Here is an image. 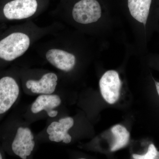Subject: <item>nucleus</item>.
<instances>
[{
    "instance_id": "obj_15",
    "label": "nucleus",
    "mask_w": 159,
    "mask_h": 159,
    "mask_svg": "<svg viewBox=\"0 0 159 159\" xmlns=\"http://www.w3.org/2000/svg\"><path fill=\"white\" fill-rule=\"evenodd\" d=\"M34 136H33V135L32 134H31V135H30V136H29V139H30V140H33V139H34Z\"/></svg>"
},
{
    "instance_id": "obj_14",
    "label": "nucleus",
    "mask_w": 159,
    "mask_h": 159,
    "mask_svg": "<svg viewBox=\"0 0 159 159\" xmlns=\"http://www.w3.org/2000/svg\"><path fill=\"white\" fill-rule=\"evenodd\" d=\"M155 82L156 86V89L157 92L159 96V82H157V81H155Z\"/></svg>"
},
{
    "instance_id": "obj_2",
    "label": "nucleus",
    "mask_w": 159,
    "mask_h": 159,
    "mask_svg": "<svg viewBox=\"0 0 159 159\" xmlns=\"http://www.w3.org/2000/svg\"><path fill=\"white\" fill-rule=\"evenodd\" d=\"M106 14L97 0H80L75 4L71 11L72 20L82 27L96 26L102 22Z\"/></svg>"
},
{
    "instance_id": "obj_9",
    "label": "nucleus",
    "mask_w": 159,
    "mask_h": 159,
    "mask_svg": "<svg viewBox=\"0 0 159 159\" xmlns=\"http://www.w3.org/2000/svg\"><path fill=\"white\" fill-rule=\"evenodd\" d=\"M111 132L115 137V142L111 148V151L119 150L128 144L130 134L125 127L120 125H115L111 129Z\"/></svg>"
},
{
    "instance_id": "obj_3",
    "label": "nucleus",
    "mask_w": 159,
    "mask_h": 159,
    "mask_svg": "<svg viewBox=\"0 0 159 159\" xmlns=\"http://www.w3.org/2000/svg\"><path fill=\"white\" fill-rule=\"evenodd\" d=\"M38 8L36 0H11L0 10L1 20H20L35 15Z\"/></svg>"
},
{
    "instance_id": "obj_7",
    "label": "nucleus",
    "mask_w": 159,
    "mask_h": 159,
    "mask_svg": "<svg viewBox=\"0 0 159 159\" xmlns=\"http://www.w3.org/2000/svg\"><path fill=\"white\" fill-rule=\"evenodd\" d=\"M58 78L53 73L44 74L39 80H30L26 82L27 88L31 89L34 93L49 95L53 93L56 89Z\"/></svg>"
},
{
    "instance_id": "obj_11",
    "label": "nucleus",
    "mask_w": 159,
    "mask_h": 159,
    "mask_svg": "<svg viewBox=\"0 0 159 159\" xmlns=\"http://www.w3.org/2000/svg\"><path fill=\"white\" fill-rule=\"evenodd\" d=\"M71 140H72V138H71V136L67 133L65 135L64 138L62 141L64 143L68 144L71 142Z\"/></svg>"
},
{
    "instance_id": "obj_4",
    "label": "nucleus",
    "mask_w": 159,
    "mask_h": 159,
    "mask_svg": "<svg viewBox=\"0 0 159 159\" xmlns=\"http://www.w3.org/2000/svg\"><path fill=\"white\" fill-rule=\"evenodd\" d=\"M19 94L20 88L14 78L8 75L0 78V116L11 108Z\"/></svg>"
},
{
    "instance_id": "obj_1",
    "label": "nucleus",
    "mask_w": 159,
    "mask_h": 159,
    "mask_svg": "<svg viewBox=\"0 0 159 159\" xmlns=\"http://www.w3.org/2000/svg\"><path fill=\"white\" fill-rule=\"evenodd\" d=\"M30 35L22 31H14L0 38V60L13 61L22 56L31 43Z\"/></svg>"
},
{
    "instance_id": "obj_13",
    "label": "nucleus",
    "mask_w": 159,
    "mask_h": 159,
    "mask_svg": "<svg viewBox=\"0 0 159 159\" xmlns=\"http://www.w3.org/2000/svg\"><path fill=\"white\" fill-rule=\"evenodd\" d=\"M54 130V129H53V127H52V126L51 125H49L48 127V129H47V133L49 135L51 134H52V131Z\"/></svg>"
},
{
    "instance_id": "obj_16",
    "label": "nucleus",
    "mask_w": 159,
    "mask_h": 159,
    "mask_svg": "<svg viewBox=\"0 0 159 159\" xmlns=\"http://www.w3.org/2000/svg\"><path fill=\"white\" fill-rule=\"evenodd\" d=\"M3 159L2 155V153H1V152H0V159Z\"/></svg>"
},
{
    "instance_id": "obj_12",
    "label": "nucleus",
    "mask_w": 159,
    "mask_h": 159,
    "mask_svg": "<svg viewBox=\"0 0 159 159\" xmlns=\"http://www.w3.org/2000/svg\"><path fill=\"white\" fill-rule=\"evenodd\" d=\"M58 114V111H54L52 110L51 111L49 112L48 113V115L49 116L51 117V118H53V117H55L57 116V115Z\"/></svg>"
},
{
    "instance_id": "obj_6",
    "label": "nucleus",
    "mask_w": 159,
    "mask_h": 159,
    "mask_svg": "<svg viewBox=\"0 0 159 159\" xmlns=\"http://www.w3.org/2000/svg\"><path fill=\"white\" fill-rule=\"evenodd\" d=\"M70 51L61 48H52L46 52V58L58 70L70 72L74 69L76 63V56Z\"/></svg>"
},
{
    "instance_id": "obj_8",
    "label": "nucleus",
    "mask_w": 159,
    "mask_h": 159,
    "mask_svg": "<svg viewBox=\"0 0 159 159\" xmlns=\"http://www.w3.org/2000/svg\"><path fill=\"white\" fill-rule=\"evenodd\" d=\"M61 103V99L59 96L56 95H41L38 97L31 106V111L36 114L44 110L47 113L55 107L59 106Z\"/></svg>"
},
{
    "instance_id": "obj_10",
    "label": "nucleus",
    "mask_w": 159,
    "mask_h": 159,
    "mask_svg": "<svg viewBox=\"0 0 159 159\" xmlns=\"http://www.w3.org/2000/svg\"><path fill=\"white\" fill-rule=\"evenodd\" d=\"M133 157L135 159H158L159 152L157 150L155 145L152 144L148 147L147 153L142 155L134 154Z\"/></svg>"
},
{
    "instance_id": "obj_5",
    "label": "nucleus",
    "mask_w": 159,
    "mask_h": 159,
    "mask_svg": "<svg viewBox=\"0 0 159 159\" xmlns=\"http://www.w3.org/2000/svg\"><path fill=\"white\" fill-rule=\"evenodd\" d=\"M99 84L102 97L106 102L111 104L116 102L121 85L118 72L113 70L107 71L101 77Z\"/></svg>"
}]
</instances>
